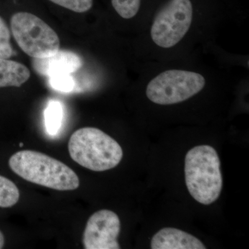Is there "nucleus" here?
Segmentation results:
<instances>
[{"label":"nucleus","mask_w":249,"mask_h":249,"mask_svg":"<svg viewBox=\"0 0 249 249\" xmlns=\"http://www.w3.org/2000/svg\"><path fill=\"white\" fill-rule=\"evenodd\" d=\"M9 165L16 175L29 182L57 191H73L80 186L78 175L53 157L33 150L15 153Z\"/></svg>","instance_id":"f257e3e1"},{"label":"nucleus","mask_w":249,"mask_h":249,"mask_svg":"<svg viewBox=\"0 0 249 249\" xmlns=\"http://www.w3.org/2000/svg\"><path fill=\"white\" fill-rule=\"evenodd\" d=\"M185 179L191 196L198 202L210 205L222 192L223 178L217 151L210 145H198L185 158Z\"/></svg>","instance_id":"f03ea898"},{"label":"nucleus","mask_w":249,"mask_h":249,"mask_svg":"<svg viewBox=\"0 0 249 249\" xmlns=\"http://www.w3.org/2000/svg\"><path fill=\"white\" fill-rule=\"evenodd\" d=\"M68 149L75 162L96 172L115 168L124 157L118 142L96 127H83L73 132L69 141Z\"/></svg>","instance_id":"7ed1b4c3"},{"label":"nucleus","mask_w":249,"mask_h":249,"mask_svg":"<svg viewBox=\"0 0 249 249\" xmlns=\"http://www.w3.org/2000/svg\"><path fill=\"white\" fill-rule=\"evenodd\" d=\"M11 28L19 48L31 58H47L60 50L58 34L35 15L16 13L11 18Z\"/></svg>","instance_id":"20e7f679"},{"label":"nucleus","mask_w":249,"mask_h":249,"mask_svg":"<svg viewBox=\"0 0 249 249\" xmlns=\"http://www.w3.org/2000/svg\"><path fill=\"white\" fill-rule=\"evenodd\" d=\"M205 85L206 80L199 73L183 70H168L148 83L146 96L156 104H177L200 92Z\"/></svg>","instance_id":"39448f33"},{"label":"nucleus","mask_w":249,"mask_h":249,"mask_svg":"<svg viewBox=\"0 0 249 249\" xmlns=\"http://www.w3.org/2000/svg\"><path fill=\"white\" fill-rule=\"evenodd\" d=\"M192 21L191 0H170L154 19L151 28L152 40L161 48H171L186 36Z\"/></svg>","instance_id":"423d86ee"},{"label":"nucleus","mask_w":249,"mask_h":249,"mask_svg":"<svg viewBox=\"0 0 249 249\" xmlns=\"http://www.w3.org/2000/svg\"><path fill=\"white\" fill-rule=\"evenodd\" d=\"M121 231L119 216L109 210L94 213L87 222L83 242L86 249H119Z\"/></svg>","instance_id":"0eeeda50"},{"label":"nucleus","mask_w":249,"mask_h":249,"mask_svg":"<svg viewBox=\"0 0 249 249\" xmlns=\"http://www.w3.org/2000/svg\"><path fill=\"white\" fill-rule=\"evenodd\" d=\"M83 61L79 55L74 52L59 50L56 53L45 58H33L34 70L41 76L67 73L71 74L79 70Z\"/></svg>","instance_id":"6e6552de"},{"label":"nucleus","mask_w":249,"mask_h":249,"mask_svg":"<svg viewBox=\"0 0 249 249\" xmlns=\"http://www.w3.org/2000/svg\"><path fill=\"white\" fill-rule=\"evenodd\" d=\"M152 249H205L201 240L191 234L175 229L164 228L152 237Z\"/></svg>","instance_id":"1a4fd4ad"},{"label":"nucleus","mask_w":249,"mask_h":249,"mask_svg":"<svg viewBox=\"0 0 249 249\" xmlns=\"http://www.w3.org/2000/svg\"><path fill=\"white\" fill-rule=\"evenodd\" d=\"M30 76L28 67L20 62L0 58V88H19L29 80Z\"/></svg>","instance_id":"9d476101"},{"label":"nucleus","mask_w":249,"mask_h":249,"mask_svg":"<svg viewBox=\"0 0 249 249\" xmlns=\"http://www.w3.org/2000/svg\"><path fill=\"white\" fill-rule=\"evenodd\" d=\"M63 107L57 101H51L45 111V126L49 135H56L62 126Z\"/></svg>","instance_id":"9b49d317"},{"label":"nucleus","mask_w":249,"mask_h":249,"mask_svg":"<svg viewBox=\"0 0 249 249\" xmlns=\"http://www.w3.org/2000/svg\"><path fill=\"white\" fill-rule=\"evenodd\" d=\"M19 191L11 180L0 175V207L15 206L19 199Z\"/></svg>","instance_id":"f8f14e48"},{"label":"nucleus","mask_w":249,"mask_h":249,"mask_svg":"<svg viewBox=\"0 0 249 249\" xmlns=\"http://www.w3.org/2000/svg\"><path fill=\"white\" fill-rule=\"evenodd\" d=\"M116 13L124 19H131L139 12L141 0H111Z\"/></svg>","instance_id":"ddd939ff"},{"label":"nucleus","mask_w":249,"mask_h":249,"mask_svg":"<svg viewBox=\"0 0 249 249\" xmlns=\"http://www.w3.org/2000/svg\"><path fill=\"white\" fill-rule=\"evenodd\" d=\"M11 32L4 19L0 16V58L9 59L14 55Z\"/></svg>","instance_id":"4468645a"},{"label":"nucleus","mask_w":249,"mask_h":249,"mask_svg":"<svg viewBox=\"0 0 249 249\" xmlns=\"http://www.w3.org/2000/svg\"><path fill=\"white\" fill-rule=\"evenodd\" d=\"M54 4L76 13H85L91 9L93 0H49Z\"/></svg>","instance_id":"2eb2a0df"},{"label":"nucleus","mask_w":249,"mask_h":249,"mask_svg":"<svg viewBox=\"0 0 249 249\" xmlns=\"http://www.w3.org/2000/svg\"><path fill=\"white\" fill-rule=\"evenodd\" d=\"M51 86L54 89L63 92H70L74 89V80L71 76V74L67 73H60V74L53 75L50 76Z\"/></svg>","instance_id":"dca6fc26"},{"label":"nucleus","mask_w":249,"mask_h":249,"mask_svg":"<svg viewBox=\"0 0 249 249\" xmlns=\"http://www.w3.org/2000/svg\"><path fill=\"white\" fill-rule=\"evenodd\" d=\"M5 243V239L4 234L0 231V249L4 247Z\"/></svg>","instance_id":"f3484780"},{"label":"nucleus","mask_w":249,"mask_h":249,"mask_svg":"<svg viewBox=\"0 0 249 249\" xmlns=\"http://www.w3.org/2000/svg\"><path fill=\"white\" fill-rule=\"evenodd\" d=\"M23 145H24V143H22V142H20V143H19V146L22 147Z\"/></svg>","instance_id":"a211bd4d"}]
</instances>
